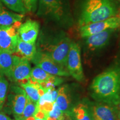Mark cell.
<instances>
[{"label": "cell", "mask_w": 120, "mask_h": 120, "mask_svg": "<svg viewBox=\"0 0 120 120\" xmlns=\"http://www.w3.org/2000/svg\"><path fill=\"white\" fill-rule=\"evenodd\" d=\"M21 24L19 22L11 26L0 25V51L15 53L19 37L18 28Z\"/></svg>", "instance_id": "8992f818"}, {"label": "cell", "mask_w": 120, "mask_h": 120, "mask_svg": "<svg viewBox=\"0 0 120 120\" xmlns=\"http://www.w3.org/2000/svg\"><path fill=\"white\" fill-rule=\"evenodd\" d=\"M118 1H120V0H118Z\"/></svg>", "instance_id": "f546056e"}, {"label": "cell", "mask_w": 120, "mask_h": 120, "mask_svg": "<svg viewBox=\"0 0 120 120\" xmlns=\"http://www.w3.org/2000/svg\"><path fill=\"white\" fill-rule=\"evenodd\" d=\"M66 68L70 76L77 81L85 79L81 57V47L79 43L71 41L67 58Z\"/></svg>", "instance_id": "5b68a950"}, {"label": "cell", "mask_w": 120, "mask_h": 120, "mask_svg": "<svg viewBox=\"0 0 120 120\" xmlns=\"http://www.w3.org/2000/svg\"><path fill=\"white\" fill-rule=\"evenodd\" d=\"M94 120H118L115 106L103 102L94 103L91 107Z\"/></svg>", "instance_id": "4fadbf2b"}, {"label": "cell", "mask_w": 120, "mask_h": 120, "mask_svg": "<svg viewBox=\"0 0 120 120\" xmlns=\"http://www.w3.org/2000/svg\"><path fill=\"white\" fill-rule=\"evenodd\" d=\"M115 107L116 109L118 120H120V102L118 104H117L116 106H115Z\"/></svg>", "instance_id": "484cf974"}, {"label": "cell", "mask_w": 120, "mask_h": 120, "mask_svg": "<svg viewBox=\"0 0 120 120\" xmlns=\"http://www.w3.org/2000/svg\"><path fill=\"white\" fill-rule=\"evenodd\" d=\"M8 86V81L0 74V110L2 109L5 102Z\"/></svg>", "instance_id": "7402d4cb"}, {"label": "cell", "mask_w": 120, "mask_h": 120, "mask_svg": "<svg viewBox=\"0 0 120 120\" xmlns=\"http://www.w3.org/2000/svg\"><path fill=\"white\" fill-rule=\"evenodd\" d=\"M119 9L116 0H77L75 21L79 27L87 24L117 16Z\"/></svg>", "instance_id": "6da1fadb"}, {"label": "cell", "mask_w": 120, "mask_h": 120, "mask_svg": "<svg viewBox=\"0 0 120 120\" xmlns=\"http://www.w3.org/2000/svg\"><path fill=\"white\" fill-rule=\"evenodd\" d=\"M60 120H73L71 114L63 113L62 116L60 118Z\"/></svg>", "instance_id": "cb8c5ba5"}, {"label": "cell", "mask_w": 120, "mask_h": 120, "mask_svg": "<svg viewBox=\"0 0 120 120\" xmlns=\"http://www.w3.org/2000/svg\"><path fill=\"white\" fill-rule=\"evenodd\" d=\"M10 98L11 108L15 120H19L26 106L27 96L23 88L13 86L11 88Z\"/></svg>", "instance_id": "9c48e42d"}, {"label": "cell", "mask_w": 120, "mask_h": 120, "mask_svg": "<svg viewBox=\"0 0 120 120\" xmlns=\"http://www.w3.org/2000/svg\"><path fill=\"white\" fill-rule=\"evenodd\" d=\"M27 12L34 13L37 11L38 0H22Z\"/></svg>", "instance_id": "603a6c76"}, {"label": "cell", "mask_w": 120, "mask_h": 120, "mask_svg": "<svg viewBox=\"0 0 120 120\" xmlns=\"http://www.w3.org/2000/svg\"><path fill=\"white\" fill-rule=\"evenodd\" d=\"M71 115L73 120H94L91 107L82 103L72 107Z\"/></svg>", "instance_id": "d6986e66"}, {"label": "cell", "mask_w": 120, "mask_h": 120, "mask_svg": "<svg viewBox=\"0 0 120 120\" xmlns=\"http://www.w3.org/2000/svg\"><path fill=\"white\" fill-rule=\"evenodd\" d=\"M19 58L15 54L0 51V74L8 77Z\"/></svg>", "instance_id": "e0dca14e"}, {"label": "cell", "mask_w": 120, "mask_h": 120, "mask_svg": "<svg viewBox=\"0 0 120 120\" xmlns=\"http://www.w3.org/2000/svg\"><path fill=\"white\" fill-rule=\"evenodd\" d=\"M71 40L64 30L48 28L42 31L37 50L43 52L61 67L67 69V58Z\"/></svg>", "instance_id": "3957f363"}, {"label": "cell", "mask_w": 120, "mask_h": 120, "mask_svg": "<svg viewBox=\"0 0 120 120\" xmlns=\"http://www.w3.org/2000/svg\"><path fill=\"white\" fill-rule=\"evenodd\" d=\"M36 15L62 30L70 29L75 22L70 0H38Z\"/></svg>", "instance_id": "277c9868"}, {"label": "cell", "mask_w": 120, "mask_h": 120, "mask_svg": "<svg viewBox=\"0 0 120 120\" xmlns=\"http://www.w3.org/2000/svg\"><path fill=\"white\" fill-rule=\"evenodd\" d=\"M24 17V15L10 11L0 2V25L11 26L19 22Z\"/></svg>", "instance_id": "ac0fdd59"}, {"label": "cell", "mask_w": 120, "mask_h": 120, "mask_svg": "<svg viewBox=\"0 0 120 120\" xmlns=\"http://www.w3.org/2000/svg\"><path fill=\"white\" fill-rule=\"evenodd\" d=\"M120 27V19L117 16L111 17L101 21L87 24L79 27V33L82 38L99 34L107 30H116Z\"/></svg>", "instance_id": "ba28073f"}, {"label": "cell", "mask_w": 120, "mask_h": 120, "mask_svg": "<svg viewBox=\"0 0 120 120\" xmlns=\"http://www.w3.org/2000/svg\"><path fill=\"white\" fill-rule=\"evenodd\" d=\"M91 96L99 102L116 106L120 102V66L115 64L97 75L91 85Z\"/></svg>", "instance_id": "7a4b0ae2"}, {"label": "cell", "mask_w": 120, "mask_h": 120, "mask_svg": "<svg viewBox=\"0 0 120 120\" xmlns=\"http://www.w3.org/2000/svg\"><path fill=\"white\" fill-rule=\"evenodd\" d=\"M36 52L37 47L35 43L26 42L19 37L15 55L31 61L35 56Z\"/></svg>", "instance_id": "2e32d148"}, {"label": "cell", "mask_w": 120, "mask_h": 120, "mask_svg": "<svg viewBox=\"0 0 120 120\" xmlns=\"http://www.w3.org/2000/svg\"><path fill=\"white\" fill-rule=\"evenodd\" d=\"M40 31V24L36 21L28 19L18 28L19 38L28 43H35Z\"/></svg>", "instance_id": "7c38bea8"}, {"label": "cell", "mask_w": 120, "mask_h": 120, "mask_svg": "<svg viewBox=\"0 0 120 120\" xmlns=\"http://www.w3.org/2000/svg\"><path fill=\"white\" fill-rule=\"evenodd\" d=\"M0 2L7 8L15 12L22 15L27 12L22 0H0Z\"/></svg>", "instance_id": "ffe728a7"}, {"label": "cell", "mask_w": 120, "mask_h": 120, "mask_svg": "<svg viewBox=\"0 0 120 120\" xmlns=\"http://www.w3.org/2000/svg\"><path fill=\"white\" fill-rule=\"evenodd\" d=\"M58 94L55 103L58 109L62 113L71 114L72 100L70 92L66 86L60 87L57 91Z\"/></svg>", "instance_id": "5bb4252c"}, {"label": "cell", "mask_w": 120, "mask_h": 120, "mask_svg": "<svg viewBox=\"0 0 120 120\" xmlns=\"http://www.w3.org/2000/svg\"><path fill=\"white\" fill-rule=\"evenodd\" d=\"M0 120H12L11 118L3 112H0Z\"/></svg>", "instance_id": "d4e9b609"}, {"label": "cell", "mask_w": 120, "mask_h": 120, "mask_svg": "<svg viewBox=\"0 0 120 120\" xmlns=\"http://www.w3.org/2000/svg\"><path fill=\"white\" fill-rule=\"evenodd\" d=\"M117 17H120V10H119V11H118V15H117Z\"/></svg>", "instance_id": "83f0119b"}, {"label": "cell", "mask_w": 120, "mask_h": 120, "mask_svg": "<svg viewBox=\"0 0 120 120\" xmlns=\"http://www.w3.org/2000/svg\"><path fill=\"white\" fill-rule=\"evenodd\" d=\"M31 62L34 63L36 66L40 67L46 72L53 76L59 77H67L70 76L67 69L61 67L50 57L37 49L36 53Z\"/></svg>", "instance_id": "52a82bcc"}, {"label": "cell", "mask_w": 120, "mask_h": 120, "mask_svg": "<svg viewBox=\"0 0 120 120\" xmlns=\"http://www.w3.org/2000/svg\"><path fill=\"white\" fill-rule=\"evenodd\" d=\"M30 79L39 84L50 81L53 82L56 86L62 83L64 80L61 77L49 74L37 66H35L31 70Z\"/></svg>", "instance_id": "9a60e30c"}, {"label": "cell", "mask_w": 120, "mask_h": 120, "mask_svg": "<svg viewBox=\"0 0 120 120\" xmlns=\"http://www.w3.org/2000/svg\"><path fill=\"white\" fill-rule=\"evenodd\" d=\"M118 18H119V19H120V27H119V28H120V17H118Z\"/></svg>", "instance_id": "f1b7e54d"}, {"label": "cell", "mask_w": 120, "mask_h": 120, "mask_svg": "<svg viewBox=\"0 0 120 120\" xmlns=\"http://www.w3.org/2000/svg\"><path fill=\"white\" fill-rule=\"evenodd\" d=\"M37 109V103L32 101L29 97L27 98L26 106L19 120H27L34 117Z\"/></svg>", "instance_id": "44dd1931"}, {"label": "cell", "mask_w": 120, "mask_h": 120, "mask_svg": "<svg viewBox=\"0 0 120 120\" xmlns=\"http://www.w3.org/2000/svg\"><path fill=\"white\" fill-rule=\"evenodd\" d=\"M115 31L113 29L107 30L84 38L85 46L88 50L92 52L102 49L108 45Z\"/></svg>", "instance_id": "8fae6325"}, {"label": "cell", "mask_w": 120, "mask_h": 120, "mask_svg": "<svg viewBox=\"0 0 120 120\" xmlns=\"http://www.w3.org/2000/svg\"><path fill=\"white\" fill-rule=\"evenodd\" d=\"M34 120H46L45 119H42V118H36Z\"/></svg>", "instance_id": "4316f807"}, {"label": "cell", "mask_w": 120, "mask_h": 120, "mask_svg": "<svg viewBox=\"0 0 120 120\" xmlns=\"http://www.w3.org/2000/svg\"><path fill=\"white\" fill-rule=\"evenodd\" d=\"M31 70L30 61L20 57L15 64L7 77L10 80L17 82L19 85L26 83L30 79Z\"/></svg>", "instance_id": "30bf717a"}]
</instances>
